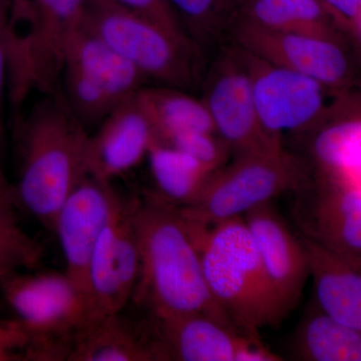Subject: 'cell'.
<instances>
[{
    "label": "cell",
    "instance_id": "obj_24",
    "mask_svg": "<svg viewBox=\"0 0 361 361\" xmlns=\"http://www.w3.org/2000/svg\"><path fill=\"white\" fill-rule=\"evenodd\" d=\"M312 154L318 171L353 176L361 169V116L322 128L313 141Z\"/></svg>",
    "mask_w": 361,
    "mask_h": 361
},
{
    "label": "cell",
    "instance_id": "obj_10",
    "mask_svg": "<svg viewBox=\"0 0 361 361\" xmlns=\"http://www.w3.org/2000/svg\"><path fill=\"white\" fill-rule=\"evenodd\" d=\"M254 102L265 132L280 139L284 132L310 127L329 110L339 92L303 73L272 65L246 52Z\"/></svg>",
    "mask_w": 361,
    "mask_h": 361
},
{
    "label": "cell",
    "instance_id": "obj_34",
    "mask_svg": "<svg viewBox=\"0 0 361 361\" xmlns=\"http://www.w3.org/2000/svg\"><path fill=\"white\" fill-rule=\"evenodd\" d=\"M0 222H18L14 206L0 203Z\"/></svg>",
    "mask_w": 361,
    "mask_h": 361
},
{
    "label": "cell",
    "instance_id": "obj_33",
    "mask_svg": "<svg viewBox=\"0 0 361 361\" xmlns=\"http://www.w3.org/2000/svg\"><path fill=\"white\" fill-rule=\"evenodd\" d=\"M1 155L0 154V203L8 204V205L16 206V192L14 186L8 182L4 169H2Z\"/></svg>",
    "mask_w": 361,
    "mask_h": 361
},
{
    "label": "cell",
    "instance_id": "obj_17",
    "mask_svg": "<svg viewBox=\"0 0 361 361\" xmlns=\"http://www.w3.org/2000/svg\"><path fill=\"white\" fill-rule=\"evenodd\" d=\"M96 128L87 139L85 171L87 176L108 182L140 165L155 140L137 94Z\"/></svg>",
    "mask_w": 361,
    "mask_h": 361
},
{
    "label": "cell",
    "instance_id": "obj_2",
    "mask_svg": "<svg viewBox=\"0 0 361 361\" xmlns=\"http://www.w3.org/2000/svg\"><path fill=\"white\" fill-rule=\"evenodd\" d=\"M16 204L45 228L54 230L59 209L87 176L85 151L89 130L59 92L44 94L16 122Z\"/></svg>",
    "mask_w": 361,
    "mask_h": 361
},
{
    "label": "cell",
    "instance_id": "obj_27",
    "mask_svg": "<svg viewBox=\"0 0 361 361\" xmlns=\"http://www.w3.org/2000/svg\"><path fill=\"white\" fill-rule=\"evenodd\" d=\"M161 144L168 145L191 156L212 173L224 167L228 155L231 152V149L217 133H189Z\"/></svg>",
    "mask_w": 361,
    "mask_h": 361
},
{
    "label": "cell",
    "instance_id": "obj_1",
    "mask_svg": "<svg viewBox=\"0 0 361 361\" xmlns=\"http://www.w3.org/2000/svg\"><path fill=\"white\" fill-rule=\"evenodd\" d=\"M135 226L140 267L132 300L152 317L201 313L240 332L209 289L200 252L178 206L156 192L137 197Z\"/></svg>",
    "mask_w": 361,
    "mask_h": 361
},
{
    "label": "cell",
    "instance_id": "obj_25",
    "mask_svg": "<svg viewBox=\"0 0 361 361\" xmlns=\"http://www.w3.org/2000/svg\"><path fill=\"white\" fill-rule=\"evenodd\" d=\"M190 39H206L227 16H236L240 0H167Z\"/></svg>",
    "mask_w": 361,
    "mask_h": 361
},
{
    "label": "cell",
    "instance_id": "obj_20",
    "mask_svg": "<svg viewBox=\"0 0 361 361\" xmlns=\"http://www.w3.org/2000/svg\"><path fill=\"white\" fill-rule=\"evenodd\" d=\"M183 90L167 85H145L137 92V102L148 116L155 141L167 142L189 133H216L203 99L190 96Z\"/></svg>",
    "mask_w": 361,
    "mask_h": 361
},
{
    "label": "cell",
    "instance_id": "obj_29",
    "mask_svg": "<svg viewBox=\"0 0 361 361\" xmlns=\"http://www.w3.org/2000/svg\"><path fill=\"white\" fill-rule=\"evenodd\" d=\"M9 0H0V154L4 141V104L9 84Z\"/></svg>",
    "mask_w": 361,
    "mask_h": 361
},
{
    "label": "cell",
    "instance_id": "obj_32",
    "mask_svg": "<svg viewBox=\"0 0 361 361\" xmlns=\"http://www.w3.org/2000/svg\"><path fill=\"white\" fill-rule=\"evenodd\" d=\"M9 37L14 39L20 37L27 25L32 13V0H9Z\"/></svg>",
    "mask_w": 361,
    "mask_h": 361
},
{
    "label": "cell",
    "instance_id": "obj_13",
    "mask_svg": "<svg viewBox=\"0 0 361 361\" xmlns=\"http://www.w3.org/2000/svg\"><path fill=\"white\" fill-rule=\"evenodd\" d=\"M216 133L237 156L281 146L259 121L246 59H223L207 82L203 99Z\"/></svg>",
    "mask_w": 361,
    "mask_h": 361
},
{
    "label": "cell",
    "instance_id": "obj_19",
    "mask_svg": "<svg viewBox=\"0 0 361 361\" xmlns=\"http://www.w3.org/2000/svg\"><path fill=\"white\" fill-rule=\"evenodd\" d=\"M317 305L337 322L361 334V270L302 237Z\"/></svg>",
    "mask_w": 361,
    "mask_h": 361
},
{
    "label": "cell",
    "instance_id": "obj_31",
    "mask_svg": "<svg viewBox=\"0 0 361 361\" xmlns=\"http://www.w3.org/2000/svg\"><path fill=\"white\" fill-rule=\"evenodd\" d=\"M337 25L353 30L361 14V0H320Z\"/></svg>",
    "mask_w": 361,
    "mask_h": 361
},
{
    "label": "cell",
    "instance_id": "obj_14",
    "mask_svg": "<svg viewBox=\"0 0 361 361\" xmlns=\"http://www.w3.org/2000/svg\"><path fill=\"white\" fill-rule=\"evenodd\" d=\"M118 197L111 182L85 176L66 198L54 221L52 231L59 237L65 273L89 296L90 258Z\"/></svg>",
    "mask_w": 361,
    "mask_h": 361
},
{
    "label": "cell",
    "instance_id": "obj_16",
    "mask_svg": "<svg viewBox=\"0 0 361 361\" xmlns=\"http://www.w3.org/2000/svg\"><path fill=\"white\" fill-rule=\"evenodd\" d=\"M152 325L157 360L240 361L259 341L201 313L152 317Z\"/></svg>",
    "mask_w": 361,
    "mask_h": 361
},
{
    "label": "cell",
    "instance_id": "obj_18",
    "mask_svg": "<svg viewBox=\"0 0 361 361\" xmlns=\"http://www.w3.org/2000/svg\"><path fill=\"white\" fill-rule=\"evenodd\" d=\"M66 360H157L149 334L116 314L96 316L68 338Z\"/></svg>",
    "mask_w": 361,
    "mask_h": 361
},
{
    "label": "cell",
    "instance_id": "obj_12",
    "mask_svg": "<svg viewBox=\"0 0 361 361\" xmlns=\"http://www.w3.org/2000/svg\"><path fill=\"white\" fill-rule=\"evenodd\" d=\"M137 197H118L92 252L89 294L97 316L122 313L132 300L140 267Z\"/></svg>",
    "mask_w": 361,
    "mask_h": 361
},
{
    "label": "cell",
    "instance_id": "obj_30",
    "mask_svg": "<svg viewBox=\"0 0 361 361\" xmlns=\"http://www.w3.org/2000/svg\"><path fill=\"white\" fill-rule=\"evenodd\" d=\"M26 336L16 322H0V360L21 357Z\"/></svg>",
    "mask_w": 361,
    "mask_h": 361
},
{
    "label": "cell",
    "instance_id": "obj_28",
    "mask_svg": "<svg viewBox=\"0 0 361 361\" xmlns=\"http://www.w3.org/2000/svg\"><path fill=\"white\" fill-rule=\"evenodd\" d=\"M126 11L151 21L185 42H192L167 0H111ZM196 45V44H195Z\"/></svg>",
    "mask_w": 361,
    "mask_h": 361
},
{
    "label": "cell",
    "instance_id": "obj_6",
    "mask_svg": "<svg viewBox=\"0 0 361 361\" xmlns=\"http://www.w3.org/2000/svg\"><path fill=\"white\" fill-rule=\"evenodd\" d=\"M92 0H32L25 30L9 49L8 101L20 110L32 90L59 92L71 37L82 25Z\"/></svg>",
    "mask_w": 361,
    "mask_h": 361
},
{
    "label": "cell",
    "instance_id": "obj_15",
    "mask_svg": "<svg viewBox=\"0 0 361 361\" xmlns=\"http://www.w3.org/2000/svg\"><path fill=\"white\" fill-rule=\"evenodd\" d=\"M257 247L266 275L283 317L300 300L310 277V262L302 239H298L269 203L243 216Z\"/></svg>",
    "mask_w": 361,
    "mask_h": 361
},
{
    "label": "cell",
    "instance_id": "obj_8",
    "mask_svg": "<svg viewBox=\"0 0 361 361\" xmlns=\"http://www.w3.org/2000/svg\"><path fill=\"white\" fill-rule=\"evenodd\" d=\"M82 26L135 66L148 80L184 90L195 77V45L111 0H92Z\"/></svg>",
    "mask_w": 361,
    "mask_h": 361
},
{
    "label": "cell",
    "instance_id": "obj_35",
    "mask_svg": "<svg viewBox=\"0 0 361 361\" xmlns=\"http://www.w3.org/2000/svg\"><path fill=\"white\" fill-rule=\"evenodd\" d=\"M356 33H357L358 35H360L361 39V14L360 16V18H358L357 21H356L355 27H353V30Z\"/></svg>",
    "mask_w": 361,
    "mask_h": 361
},
{
    "label": "cell",
    "instance_id": "obj_22",
    "mask_svg": "<svg viewBox=\"0 0 361 361\" xmlns=\"http://www.w3.org/2000/svg\"><path fill=\"white\" fill-rule=\"evenodd\" d=\"M297 358L308 361H361V334L342 324L317 305L299 325Z\"/></svg>",
    "mask_w": 361,
    "mask_h": 361
},
{
    "label": "cell",
    "instance_id": "obj_23",
    "mask_svg": "<svg viewBox=\"0 0 361 361\" xmlns=\"http://www.w3.org/2000/svg\"><path fill=\"white\" fill-rule=\"evenodd\" d=\"M147 159L156 193L178 207L193 201L213 174L191 156L155 140Z\"/></svg>",
    "mask_w": 361,
    "mask_h": 361
},
{
    "label": "cell",
    "instance_id": "obj_11",
    "mask_svg": "<svg viewBox=\"0 0 361 361\" xmlns=\"http://www.w3.org/2000/svg\"><path fill=\"white\" fill-rule=\"evenodd\" d=\"M234 32L251 56L303 73L343 92L350 85L351 66L343 42L314 35L277 32L237 13Z\"/></svg>",
    "mask_w": 361,
    "mask_h": 361
},
{
    "label": "cell",
    "instance_id": "obj_26",
    "mask_svg": "<svg viewBox=\"0 0 361 361\" xmlns=\"http://www.w3.org/2000/svg\"><path fill=\"white\" fill-rule=\"evenodd\" d=\"M42 256L40 244L28 236L18 222H0V280L37 267Z\"/></svg>",
    "mask_w": 361,
    "mask_h": 361
},
{
    "label": "cell",
    "instance_id": "obj_3",
    "mask_svg": "<svg viewBox=\"0 0 361 361\" xmlns=\"http://www.w3.org/2000/svg\"><path fill=\"white\" fill-rule=\"evenodd\" d=\"M188 227L209 289L240 332L258 337L259 330L283 319L243 216L207 229Z\"/></svg>",
    "mask_w": 361,
    "mask_h": 361
},
{
    "label": "cell",
    "instance_id": "obj_4",
    "mask_svg": "<svg viewBox=\"0 0 361 361\" xmlns=\"http://www.w3.org/2000/svg\"><path fill=\"white\" fill-rule=\"evenodd\" d=\"M308 180L303 164L275 147L237 156L209 177L193 201L178 208L190 227L207 229L244 216L285 192L297 191Z\"/></svg>",
    "mask_w": 361,
    "mask_h": 361
},
{
    "label": "cell",
    "instance_id": "obj_21",
    "mask_svg": "<svg viewBox=\"0 0 361 361\" xmlns=\"http://www.w3.org/2000/svg\"><path fill=\"white\" fill-rule=\"evenodd\" d=\"M238 13L277 32L342 42L338 25L320 0H240Z\"/></svg>",
    "mask_w": 361,
    "mask_h": 361
},
{
    "label": "cell",
    "instance_id": "obj_9",
    "mask_svg": "<svg viewBox=\"0 0 361 361\" xmlns=\"http://www.w3.org/2000/svg\"><path fill=\"white\" fill-rule=\"evenodd\" d=\"M296 220L305 238L361 270V184L351 176L318 171L300 189Z\"/></svg>",
    "mask_w": 361,
    "mask_h": 361
},
{
    "label": "cell",
    "instance_id": "obj_7",
    "mask_svg": "<svg viewBox=\"0 0 361 361\" xmlns=\"http://www.w3.org/2000/svg\"><path fill=\"white\" fill-rule=\"evenodd\" d=\"M147 82L130 61L82 25L66 49L59 92L89 130L134 97Z\"/></svg>",
    "mask_w": 361,
    "mask_h": 361
},
{
    "label": "cell",
    "instance_id": "obj_5",
    "mask_svg": "<svg viewBox=\"0 0 361 361\" xmlns=\"http://www.w3.org/2000/svg\"><path fill=\"white\" fill-rule=\"evenodd\" d=\"M0 292L27 337V360H54L68 337L97 316L90 296L65 272L13 273L0 280Z\"/></svg>",
    "mask_w": 361,
    "mask_h": 361
}]
</instances>
